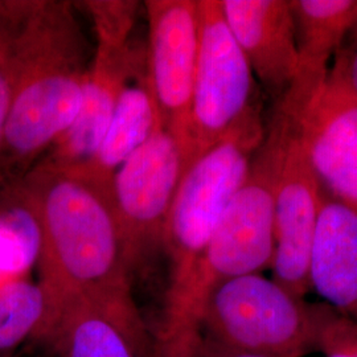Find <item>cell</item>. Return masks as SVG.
Returning <instances> with one entry per match:
<instances>
[{"mask_svg": "<svg viewBox=\"0 0 357 357\" xmlns=\"http://www.w3.org/2000/svg\"><path fill=\"white\" fill-rule=\"evenodd\" d=\"M10 47L13 102L0 149V185H11L75 121L93 53L66 0L0 1Z\"/></svg>", "mask_w": 357, "mask_h": 357, "instance_id": "obj_1", "label": "cell"}, {"mask_svg": "<svg viewBox=\"0 0 357 357\" xmlns=\"http://www.w3.org/2000/svg\"><path fill=\"white\" fill-rule=\"evenodd\" d=\"M11 188L36 230L38 282L51 299V323L72 296L130 284L112 184L38 160Z\"/></svg>", "mask_w": 357, "mask_h": 357, "instance_id": "obj_2", "label": "cell"}, {"mask_svg": "<svg viewBox=\"0 0 357 357\" xmlns=\"http://www.w3.org/2000/svg\"><path fill=\"white\" fill-rule=\"evenodd\" d=\"M264 135L258 112L187 167L162 238L171 262L169 290L191 278L220 218L248 178Z\"/></svg>", "mask_w": 357, "mask_h": 357, "instance_id": "obj_3", "label": "cell"}, {"mask_svg": "<svg viewBox=\"0 0 357 357\" xmlns=\"http://www.w3.org/2000/svg\"><path fill=\"white\" fill-rule=\"evenodd\" d=\"M278 142L273 131L257 150L249 175L220 218L191 278L168 290L167 302L203 310L209 291L221 282L271 266L274 236V178Z\"/></svg>", "mask_w": 357, "mask_h": 357, "instance_id": "obj_4", "label": "cell"}, {"mask_svg": "<svg viewBox=\"0 0 357 357\" xmlns=\"http://www.w3.org/2000/svg\"><path fill=\"white\" fill-rule=\"evenodd\" d=\"M202 331L229 348L270 357L312 351L310 306L259 273L230 278L209 291Z\"/></svg>", "mask_w": 357, "mask_h": 357, "instance_id": "obj_5", "label": "cell"}, {"mask_svg": "<svg viewBox=\"0 0 357 357\" xmlns=\"http://www.w3.org/2000/svg\"><path fill=\"white\" fill-rule=\"evenodd\" d=\"M82 4L93 22L96 47L78 114L40 159L53 166L82 167L89 162L137 69L131 36L141 3L91 0Z\"/></svg>", "mask_w": 357, "mask_h": 357, "instance_id": "obj_6", "label": "cell"}, {"mask_svg": "<svg viewBox=\"0 0 357 357\" xmlns=\"http://www.w3.org/2000/svg\"><path fill=\"white\" fill-rule=\"evenodd\" d=\"M199 56L185 137L188 166L258 113L255 75L227 24L220 0H197Z\"/></svg>", "mask_w": 357, "mask_h": 357, "instance_id": "obj_7", "label": "cell"}, {"mask_svg": "<svg viewBox=\"0 0 357 357\" xmlns=\"http://www.w3.org/2000/svg\"><path fill=\"white\" fill-rule=\"evenodd\" d=\"M278 155L274 178V281L298 299L310 290V258L323 195L291 121L277 114L271 128Z\"/></svg>", "mask_w": 357, "mask_h": 357, "instance_id": "obj_8", "label": "cell"}, {"mask_svg": "<svg viewBox=\"0 0 357 357\" xmlns=\"http://www.w3.org/2000/svg\"><path fill=\"white\" fill-rule=\"evenodd\" d=\"M187 167L183 142L162 126L115 172L112 196L132 266L162 243L167 217Z\"/></svg>", "mask_w": 357, "mask_h": 357, "instance_id": "obj_9", "label": "cell"}, {"mask_svg": "<svg viewBox=\"0 0 357 357\" xmlns=\"http://www.w3.org/2000/svg\"><path fill=\"white\" fill-rule=\"evenodd\" d=\"M143 7L147 17L143 77L162 126L185 147L200 43L197 0H147Z\"/></svg>", "mask_w": 357, "mask_h": 357, "instance_id": "obj_10", "label": "cell"}, {"mask_svg": "<svg viewBox=\"0 0 357 357\" xmlns=\"http://www.w3.org/2000/svg\"><path fill=\"white\" fill-rule=\"evenodd\" d=\"M43 340L61 357L153 356L130 284L66 299Z\"/></svg>", "mask_w": 357, "mask_h": 357, "instance_id": "obj_11", "label": "cell"}, {"mask_svg": "<svg viewBox=\"0 0 357 357\" xmlns=\"http://www.w3.org/2000/svg\"><path fill=\"white\" fill-rule=\"evenodd\" d=\"M287 119L296 128L320 185L357 213L356 98L328 73L306 106Z\"/></svg>", "mask_w": 357, "mask_h": 357, "instance_id": "obj_12", "label": "cell"}, {"mask_svg": "<svg viewBox=\"0 0 357 357\" xmlns=\"http://www.w3.org/2000/svg\"><path fill=\"white\" fill-rule=\"evenodd\" d=\"M220 4L253 75L280 101L291 88L298 69L289 0H220Z\"/></svg>", "mask_w": 357, "mask_h": 357, "instance_id": "obj_13", "label": "cell"}, {"mask_svg": "<svg viewBox=\"0 0 357 357\" xmlns=\"http://www.w3.org/2000/svg\"><path fill=\"white\" fill-rule=\"evenodd\" d=\"M298 48V69L277 113L293 118L326 82L328 63L357 22V0H289Z\"/></svg>", "mask_w": 357, "mask_h": 357, "instance_id": "obj_14", "label": "cell"}, {"mask_svg": "<svg viewBox=\"0 0 357 357\" xmlns=\"http://www.w3.org/2000/svg\"><path fill=\"white\" fill-rule=\"evenodd\" d=\"M310 287L357 323V213L324 199L310 258Z\"/></svg>", "mask_w": 357, "mask_h": 357, "instance_id": "obj_15", "label": "cell"}, {"mask_svg": "<svg viewBox=\"0 0 357 357\" xmlns=\"http://www.w3.org/2000/svg\"><path fill=\"white\" fill-rule=\"evenodd\" d=\"M159 128H162L159 113L143 77L123 90L93 158L86 165L73 168L102 183L112 184L119 167L138 151Z\"/></svg>", "mask_w": 357, "mask_h": 357, "instance_id": "obj_16", "label": "cell"}, {"mask_svg": "<svg viewBox=\"0 0 357 357\" xmlns=\"http://www.w3.org/2000/svg\"><path fill=\"white\" fill-rule=\"evenodd\" d=\"M52 302L38 282L22 277L0 283V357L26 339H43L51 323Z\"/></svg>", "mask_w": 357, "mask_h": 357, "instance_id": "obj_17", "label": "cell"}, {"mask_svg": "<svg viewBox=\"0 0 357 357\" xmlns=\"http://www.w3.org/2000/svg\"><path fill=\"white\" fill-rule=\"evenodd\" d=\"M312 351L324 357H357V323L327 303L310 306Z\"/></svg>", "mask_w": 357, "mask_h": 357, "instance_id": "obj_18", "label": "cell"}, {"mask_svg": "<svg viewBox=\"0 0 357 357\" xmlns=\"http://www.w3.org/2000/svg\"><path fill=\"white\" fill-rule=\"evenodd\" d=\"M202 339V312L187 306H166L153 357H196Z\"/></svg>", "mask_w": 357, "mask_h": 357, "instance_id": "obj_19", "label": "cell"}, {"mask_svg": "<svg viewBox=\"0 0 357 357\" xmlns=\"http://www.w3.org/2000/svg\"><path fill=\"white\" fill-rule=\"evenodd\" d=\"M335 57V65L330 69V73L357 100V22L348 32L342 48Z\"/></svg>", "mask_w": 357, "mask_h": 357, "instance_id": "obj_20", "label": "cell"}, {"mask_svg": "<svg viewBox=\"0 0 357 357\" xmlns=\"http://www.w3.org/2000/svg\"><path fill=\"white\" fill-rule=\"evenodd\" d=\"M13 102V65L7 35L0 26V149Z\"/></svg>", "mask_w": 357, "mask_h": 357, "instance_id": "obj_21", "label": "cell"}, {"mask_svg": "<svg viewBox=\"0 0 357 357\" xmlns=\"http://www.w3.org/2000/svg\"><path fill=\"white\" fill-rule=\"evenodd\" d=\"M196 357H270L266 355H259L253 352H245L240 349L229 348L227 345L221 344L216 340L205 336L202 331V339L197 347Z\"/></svg>", "mask_w": 357, "mask_h": 357, "instance_id": "obj_22", "label": "cell"}]
</instances>
